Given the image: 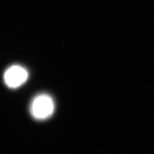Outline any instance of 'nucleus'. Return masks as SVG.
Wrapping results in <instances>:
<instances>
[{
    "mask_svg": "<svg viewBox=\"0 0 154 154\" xmlns=\"http://www.w3.org/2000/svg\"><path fill=\"white\" fill-rule=\"evenodd\" d=\"M28 76L27 71L23 67L13 66L5 73L4 80L10 88H17L25 82Z\"/></svg>",
    "mask_w": 154,
    "mask_h": 154,
    "instance_id": "2",
    "label": "nucleus"
},
{
    "mask_svg": "<svg viewBox=\"0 0 154 154\" xmlns=\"http://www.w3.org/2000/svg\"><path fill=\"white\" fill-rule=\"evenodd\" d=\"M55 110L54 102L51 97L46 94H40L32 101L30 112L32 116L38 120L49 118Z\"/></svg>",
    "mask_w": 154,
    "mask_h": 154,
    "instance_id": "1",
    "label": "nucleus"
}]
</instances>
